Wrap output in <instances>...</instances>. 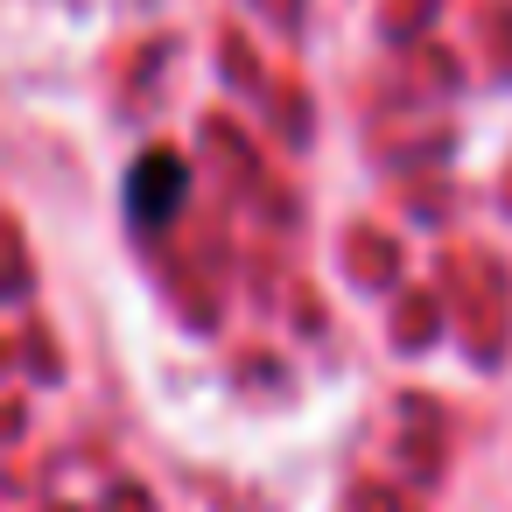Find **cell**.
I'll use <instances>...</instances> for the list:
<instances>
[{
	"label": "cell",
	"instance_id": "cell-1",
	"mask_svg": "<svg viewBox=\"0 0 512 512\" xmlns=\"http://www.w3.org/2000/svg\"><path fill=\"white\" fill-rule=\"evenodd\" d=\"M183 197H190V169H183V155H169V148H148V155L127 169V190H120V204H127V218H134L141 239L169 232V218L183 211Z\"/></svg>",
	"mask_w": 512,
	"mask_h": 512
}]
</instances>
